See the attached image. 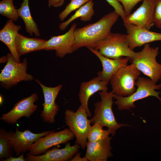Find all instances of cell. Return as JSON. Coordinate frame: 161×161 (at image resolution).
Instances as JSON below:
<instances>
[{
  "instance_id": "cell-28",
  "label": "cell",
  "mask_w": 161,
  "mask_h": 161,
  "mask_svg": "<svg viewBox=\"0 0 161 161\" xmlns=\"http://www.w3.org/2000/svg\"><path fill=\"white\" fill-rule=\"evenodd\" d=\"M153 23L154 25L161 29V0H155Z\"/></svg>"
},
{
  "instance_id": "cell-23",
  "label": "cell",
  "mask_w": 161,
  "mask_h": 161,
  "mask_svg": "<svg viewBox=\"0 0 161 161\" xmlns=\"http://www.w3.org/2000/svg\"><path fill=\"white\" fill-rule=\"evenodd\" d=\"M94 4L93 0H91L83 5L78 9L68 19L59 24V29L62 31L64 30L71 23L79 18L80 20L83 22L90 21L95 13Z\"/></svg>"
},
{
  "instance_id": "cell-4",
  "label": "cell",
  "mask_w": 161,
  "mask_h": 161,
  "mask_svg": "<svg viewBox=\"0 0 161 161\" xmlns=\"http://www.w3.org/2000/svg\"><path fill=\"white\" fill-rule=\"evenodd\" d=\"M136 86L137 87L136 91L130 96L125 97L115 94L113 98L116 100L114 103L118 110H130L131 108L135 107V102L149 96L155 97L161 102V98L159 96L161 93L156 91L161 89V83L157 84L150 78L139 77L136 81Z\"/></svg>"
},
{
  "instance_id": "cell-2",
  "label": "cell",
  "mask_w": 161,
  "mask_h": 161,
  "mask_svg": "<svg viewBox=\"0 0 161 161\" xmlns=\"http://www.w3.org/2000/svg\"><path fill=\"white\" fill-rule=\"evenodd\" d=\"M99 94L100 100L95 104L94 115L90 120L91 124L98 123L103 127H107L112 136L115 135L116 131L120 128L130 126L117 121L112 109L113 97L115 95L113 91H101Z\"/></svg>"
},
{
  "instance_id": "cell-21",
  "label": "cell",
  "mask_w": 161,
  "mask_h": 161,
  "mask_svg": "<svg viewBox=\"0 0 161 161\" xmlns=\"http://www.w3.org/2000/svg\"><path fill=\"white\" fill-rule=\"evenodd\" d=\"M46 41L43 39L27 37L18 33L15 41L18 54L20 57L29 53L44 50Z\"/></svg>"
},
{
  "instance_id": "cell-1",
  "label": "cell",
  "mask_w": 161,
  "mask_h": 161,
  "mask_svg": "<svg viewBox=\"0 0 161 161\" xmlns=\"http://www.w3.org/2000/svg\"><path fill=\"white\" fill-rule=\"evenodd\" d=\"M120 16L114 10L104 16L96 22L76 28L74 31L73 52L84 47L94 48L99 41L111 32L112 27Z\"/></svg>"
},
{
  "instance_id": "cell-5",
  "label": "cell",
  "mask_w": 161,
  "mask_h": 161,
  "mask_svg": "<svg viewBox=\"0 0 161 161\" xmlns=\"http://www.w3.org/2000/svg\"><path fill=\"white\" fill-rule=\"evenodd\" d=\"M159 54V48L151 47L148 44L143 49L136 52L130 61L144 75L157 83L161 79V64L156 60Z\"/></svg>"
},
{
  "instance_id": "cell-10",
  "label": "cell",
  "mask_w": 161,
  "mask_h": 161,
  "mask_svg": "<svg viewBox=\"0 0 161 161\" xmlns=\"http://www.w3.org/2000/svg\"><path fill=\"white\" fill-rule=\"evenodd\" d=\"M38 99L36 93L22 99L15 104L10 111L3 114L0 119L8 124H14L23 117H30L38 108L34 103Z\"/></svg>"
},
{
  "instance_id": "cell-33",
  "label": "cell",
  "mask_w": 161,
  "mask_h": 161,
  "mask_svg": "<svg viewBox=\"0 0 161 161\" xmlns=\"http://www.w3.org/2000/svg\"><path fill=\"white\" fill-rule=\"evenodd\" d=\"M70 161H87L88 160L85 156L83 157H81V153L78 152L75 154V155Z\"/></svg>"
},
{
  "instance_id": "cell-35",
  "label": "cell",
  "mask_w": 161,
  "mask_h": 161,
  "mask_svg": "<svg viewBox=\"0 0 161 161\" xmlns=\"http://www.w3.org/2000/svg\"><path fill=\"white\" fill-rule=\"evenodd\" d=\"M3 99L2 96L0 95V105H1L3 103Z\"/></svg>"
},
{
  "instance_id": "cell-17",
  "label": "cell",
  "mask_w": 161,
  "mask_h": 161,
  "mask_svg": "<svg viewBox=\"0 0 161 161\" xmlns=\"http://www.w3.org/2000/svg\"><path fill=\"white\" fill-rule=\"evenodd\" d=\"M88 49L95 54L100 61L102 66V71L97 73V76L102 80L109 82L111 77L122 68L127 65L130 58L123 57L118 59L106 57L100 54L98 51L92 47Z\"/></svg>"
},
{
  "instance_id": "cell-24",
  "label": "cell",
  "mask_w": 161,
  "mask_h": 161,
  "mask_svg": "<svg viewBox=\"0 0 161 161\" xmlns=\"http://www.w3.org/2000/svg\"><path fill=\"white\" fill-rule=\"evenodd\" d=\"M14 132L0 129V159L1 160L13 156L14 149L10 142V138Z\"/></svg>"
},
{
  "instance_id": "cell-30",
  "label": "cell",
  "mask_w": 161,
  "mask_h": 161,
  "mask_svg": "<svg viewBox=\"0 0 161 161\" xmlns=\"http://www.w3.org/2000/svg\"><path fill=\"white\" fill-rule=\"evenodd\" d=\"M123 19L126 16L123 7L117 0H106Z\"/></svg>"
},
{
  "instance_id": "cell-15",
  "label": "cell",
  "mask_w": 161,
  "mask_h": 161,
  "mask_svg": "<svg viewBox=\"0 0 161 161\" xmlns=\"http://www.w3.org/2000/svg\"><path fill=\"white\" fill-rule=\"evenodd\" d=\"M80 148L77 144L71 145L67 143L65 147L59 149L55 148L48 150L41 155H33L28 153L25 158L27 161H67L71 160Z\"/></svg>"
},
{
  "instance_id": "cell-20",
  "label": "cell",
  "mask_w": 161,
  "mask_h": 161,
  "mask_svg": "<svg viewBox=\"0 0 161 161\" xmlns=\"http://www.w3.org/2000/svg\"><path fill=\"white\" fill-rule=\"evenodd\" d=\"M21 25L15 24L13 20L9 19L0 31V40L8 48L10 53L16 61L20 62V57L17 53L15 45L16 37Z\"/></svg>"
},
{
  "instance_id": "cell-14",
  "label": "cell",
  "mask_w": 161,
  "mask_h": 161,
  "mask_svg": "<svg viewBox=\"0 0 161 161\" xmlns=\"http://www.w3.org/2000/svg\"><path fill=\"white\" fill-rule=\"evenodd\" d=\"M124 24L127 32L129 47L132 50L149 43L161 41V33L132 24Z\"/></svg>"
},
{
  "instance_id": "cell-27",
  "label": "cell",
  "mask_w": 161,
  "mask_h": 161,
  "mask_svg": "<svg viewBox=\"0 0 161 161\" xmlns=\"http://www.w3.org/2000/svg\"><path fill=\"white\" fill-rule=\"evenodd\" d=\"M91 0H71L65 9L59 15V18L63 21L72 12L78 9Z\"/></svg>"
},
{
  "instance_id": "cell-34",
  "label": "cell",
  "mask_w": 161,
  "mask_h": 161,
  "mask_svg": "<svg viewBox=\"0 0 161 161\" xmlns=\"http://www.w3.org/2000/svg\"><path fill=\"white\" fill-rule=\"evenodd\" d=\"M7 61V57L6 56H4L0 58V63L5 62Z\"/></svg>"
},
{
  "instance_id": "cell-26",
  "label": "cell",
  "mask_w": 161,
  "mask_h": 161,
  "mask_svg": "<svg viewBox=\"0 0 161 161\" xmlns=\"http://www.w3.org/2000/svg\"><path fill=\"white\" fill-rule=\"evenodd\" d=\"M99 123H96L91 126L87 135L88 141H97L105 139L109 136L110 131L103 129Z\"/></svg>"
},
{
  "instance_id": "cell-6",
  "label": "cell",
  "mask_w": 161,
  "mask_h": 161,
  "mask_svg": "<svg viewBox=\"0 0 161 161\" xmlns=\"http://www.w3.org/2000/svg\"><path fill=\"white\" fill-rule=\"evenodd\" d=\"M7 56V64L0 74V85L3 88L9 89L20 82L30 81L33 79V76L27 72L26 58H24L22 62L18 63L11 53H8Z\"/></svg>"
},
{
  "instance_id": "cell-12",
  "label": "cell",
  "mask_w": 161,
  "mask_h": 161,
  "mask_svg": "<svg viewBox=\"0 0 161 161\" xmlns=\"http://www.w3.org/2000/svg\"><path fill=\"white\" fill-rule=\"evenodd\" d=\"M155 0H143L141 6L123 19L124 23L144 27L149 30L152 27Z\"/></svg>"
},
{
  "instance_id": "cell-29",
  "label": "cell",
  "mask_w": 161,
  "mask_h": 161,
  "mask_svg": "<svg viewBox=\"0 0 161 161\" xmlns=\"http://www.w3.org/2000/svg\"><path fill=\"white\" fill-rule=\"evenodd\" d=\"M121 2L123 7L126 16L131 12L137 4L143 0H117Z\"/></svg>"
},
{
  "instance_id": "cell-18",
  "label": "cell",
  "mask_w": 161,
  "mask_h": 161,
  "mask_svg": "<svg viewBox=\"0 0 161 161\" xmlns=\"http://www.w3.org/2000/svg\"><path fill=\"white\" fill-rule=\"evenodd\" d=\"M109 82L102 80L97 76L87 81H84L80 85L78 97L81 105L86 110L88 117L92 115L88 107V101L90 97L99 91H107Z\"/></svg>"
},
{
  "instance_id": "cell-22",
  "label": "cell",
  "mask_w": 161,
  "mask_h": 161,
  "mask_svg": "<svg viewBox=\"0 0 161 161\" xmlns=\"http://www.w3.org/2000/svg\"><path fill=\"white\" fill-rule=\"evenodd\" d=\"M29 2V0H23L20 7L17 9L18 15L24 21L27 32L31 36L34 34L36 36L39 37L40 36V32L32 16Z\"/></svg>"
},
{
  "instance_id": "cell-7",
  "label": "cell",
  "mask_w": 161,
  "mask_h": 161,
  "mask_svg": "<svg viewBox=\"0 0 161 161\" xmlns=\"http://www.w3.org/2000/svg\"><path fill=\"white\" fill-rule=\"evenodd\" d=\"M141 72L132 63L122 68L111 77L109 82L116 95L128 96L136 90V83Z\"/></svg>"
},
{
  "instance_id": "cell-31",
  "label": "cell",
  "mask_w": 161,
  "mask_h": 161,
  "mask_svg": "<svg viewBox=\"0 0 161 161\" xmlns=\"http://www.w3.org/2000/svg\"><path fill=\"white\" fill-rule=\"evenodd\" d=\"M64 0H48V5L49 7H60L64 4Z\"/></svg>"
},
{
  "instance_id": "cell-3",
  "label": "cell",
  "mask_w": 161,
  "mask_h": 161,
  "mask_svg": "<svg viewBox=\"0 0 161 161\" xmlns=\"http://www.w3.org/2000/svg\"><path fill=\"white\" fill-rule=\"evenodd\" d=\"M93 48L101 55L114 59L123 56L131 58L136 53L129 47L127 34L120 33L110 32L99 41Z\"/></svg>"
},
{
  "instance_id": "cell-9",
  "label": "cell",
  "mask_w": 161,
  "mask_h": 161,
  "mask_svg": "<svg viewBox=\"0 0 161 161\" xmlns=\"http://www.w3.org/2000/svg\"><path fill=\"white\" fill-rule=\"evenodd\" d=\"M53 131L40 137L34 143L29 153L33 155H40L44 153L51 147L66 143L75 137L69 129L66 128L58 132Z\"/></svg>"
},
{
  "instance_id": "cell-16",
  "label": "cell",
  "mask_w": 161,
  "mask_h": 161,
  "mask_svg": "<svg viewBox=\"0 0 161 161\" xmlns=\"http://www.w3.org/2000/svg\"><path fill=\"white\" fill-rule=\"evenodd\" d=\"M52 131H47L39 133H34L29 129L20 131L17 127L10 138L11 143L16 156L29 151L32 144L40 137H43Z\"/></svg>"
},
{
  "instance_id": "cell-8",
  "label": "cell",
  "mask_w": 161,
  "mask_h": 161,
  "mask_svg": "<svg viewBox=\"0 0 161 161\" xmlns=\"http://www.w3.org/2000/svg\"><path fill=\"white\" fill-rule=\"evenodd\" d=\"M85 108L81 105L75 112L69 109L65 112V122L76 138L75 143L84 149L87 142V135L91 126L90 120Z\"/></svg>"
},
{
  "instance_id": "cell-25",
  "label": "cell",
  "mask_w": 161,
  "mask_h": 161,
  "mask_svg": "<svg viewBox=\"0 0 161 161\" xmlns=\"http://www.w3.org/2000/svg\"><path fill=\"white\" fill-rule=\"evenodd\" d=\"M13 0H2L0 1V14L13 21L19 18L17 9L13 4Z\"/></svg>"
},
{
  "instance_id": "cell-36",
  "label": "cell",
  "mask_w": 161,
  "mask_h": 161,
  "mask_svg": "<svg viewBox=\"0 0 161 161\" xmlns=\"http://www.w3.org/2000/svg\"><path fill=\"white\" fill-rule=\"evenodd\" d=\"M70 0L71 1V0Z\"/></svg>"
},
{
  "instance_id": "cell-32",
  "label": "cell",
  "mask_w": 161,
  "mask_h": 161,
  "mask_svg": "<svg viewBox=\"0 0 161 161\" xmlns=\"http://www.w3.org/2000/svg\"><path fill=\"white\" fill-rule=\"evenodd\" d=\"M1 161H26L25 158L24 157L23 153L21 154L17 157L12 156L10 157L2 160Z\"/></svg>"
},
{
  "instance_id": "cell-13",
  "label": "cell",
  "mask_w": 161,
  "mask_h": 161,
  "mask_svg": "<svg viewBox=\"0 0 161 161\" xmlns=\"http://www.w3.org/2000/svg\"><path fill=\"white\" fill-rule=\"evenodd\" d=\"M77 24L74 23L69 30L65 33L58 36H52L46 42L44 50H54L55 55L60 58L73 52L72 47L75 36L74 31Z\"/></svg>"
},
{
  "instance_id": "cell-11",
  "label": "cell",
  "mask_w": 161,
  "mask_h": 161,
  "mask_svg": "<svg viewBox=\"0 0 161 161\" xmlns=\"http://www.w3.org/2000/svg\"><path fill=\"white\" fill-rule=\"evenodd\" d=\"M34 80L41 86L44 96V102L42 104L43 109L41 117L44 122L53 123L59 109V106L55 101L62 85L60 84L54 87H49L43 85L39 80Z\"/></svg>"
},
{
  "instance_id": "cell-19",
  "label": "cell",
  "mask_w": 161,
  "mask_h": 161,
  "mask_svg": "<svg viewBox=\"0 0 161 161\" xmlns=\"http://www.w3.org/2000/svg\"><path fill=\"white\" fill-rule=\"evenodd\" d=\"M112 137L95 141H88L85 156L90 161H106L113 156L111 151Z\"/></svg>"
}]
</instances>
